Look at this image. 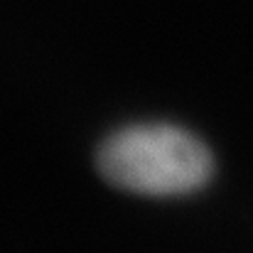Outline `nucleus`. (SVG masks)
<instances>
[{
	"mask_svg": "<svg viewBox=\"0 0 253 253\" xmlns=\"http://www.w3.org/2000/svg\"><path fill=\"white\" fill-rule=\"evenodd\" d=\"M98 172L118 189L148 197H182L214 177L211 150L192 133L148 123L108 135L96 155Z\"/></svg>",
	"mask_w": 253,
	"mask_h": 253,
	"instance_id": "1",
	"label": "nucleus"
}]
</instances>
